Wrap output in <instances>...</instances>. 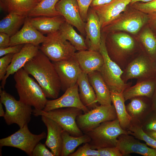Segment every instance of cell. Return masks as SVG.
Segmentation results:
<instances>
[{"instance_id": "f546056e", "label": "cell", "mask_w": 156, "mask_h": 156, "mask_svg": "<svg viewBox=\"0 0 156 156\" xmlns=\"http://www.w3.org/2000/svg\"><path fill=\"white\" fill-rule=\"evenodd\" d=\"M27 16L10 13L0 21V32L5 33L11 37L19 30Z\"/></svg>"}, {"instance_id": "8d00e7d4", "label": "cell", "mask_w": 156, "mask_h": 156, "mask_svg": "<svg viewBox=\"0 0 156 156\" xmlns=\"http://www.w3.org/2000/svg\"><path fill=\"white\" fill-rule=\"evenodd\" d=\"M131 5L132 8L147 14L156 13V0L146 3L137 2Z\"/></svg>"}, {"instance_id": "6da1fadb", "label": "cell", "mask_w": 156, "mask_h": 156, "mask_svg": "<svg viewBox=\"0 0 156 156\" xmlns=\"http://www.w3.org/2000/svg\"><path fill=\"white\" fill-rule=\"evenodd\" d=\"M23 68L36 79L47 98H57L61 90L59 77L53 63L40 49Z\"/></svg>"}, {"instance_id": "7a4b0ae2", "label": "cell", "mask_w": 156, "mask_h": 156, "mask_svg": "<svg viewBox=\"0 0 156 156\" xmlns=\"http://www.w3.org/2000/svg\"><path fill=\"white\" fill-rule=\"evenodd\" d=\"M14 78L19 100L35 109L43 110L48 100L39 84L23 68L14 74Z\"/></svg>"}, {"instance_id": "30bf717a", "label": "cell", "mask_w": 156, "mask_h": 156, "mask_svg": "<svg viewBox=\"0 0 156 156\" xmlns=\"http://www.w3.org/2000/svg\"><path fill=\"white\" fill-rule=\"evenodd\" d=\"M117 118L113 105H101L78 116L76 118V122L79 128L84 134L103 122Z\"/></svg>"}, {"instance_id": "f1b7e54d", "label": "cell", "mask_w": 156, "mask_h": 156, "mask_svg": "<svg viewBox=\"0 0 156 156\" xmlns=\"http://www.w3.org/2000/svg\"><path fill=\"white\" fill-rule=\"evenodd\" d=\"M59 31L62 37L70 42L76 50L79 51L88 49L83 36L77 33L73 26L66 21L62 25Z\"/></svg>"}, {"instance_id": "e575fe53", "label": "cell", "mask_w": 156, "mask_h": 156, "mask_svg": "<svg viewBox=\"0 0 156 156\" xmlns=\"http://www.w3.org/2000/svg\"><path fill=\"white\" fill-rule=\"evenodd\" d=\"M129 134L145 142L151 147L156 149V140L149 136L143 130L140 122L132 121L128 130Z\"/></svg>"}, {"instance_id": "8fae6325", "label": "cell", "mask_w": 156, "mask_h": 156, "mask_svg": "<svg viewBox=\"0 0 156 156\" xmlns=\"http://www.w3.org/2000/svg\"><path fill=\"white\" fill-rule=\"evenodd\" d=\"M46 136L44 131L37 135L32 133L28 129V125H26L10 135L1 139L0 146L17 148L32 156L36 146Z\"/></svg>"}, {"instance_id": "7402d4cb", "label": "cell", "mask_w": 156, "mask_h": 156, "mask_svg": "<svg viewBox=\"0 0 156 156\" xmlns=\"http://www.w3.org/2000/svg\"><path fill=\"white\" fill-rule=\"evenodd\" d=\"M42 120L47 128L45 144L50 148L54 156H60L62 146V127L53 120L41 116Z\"/></svg>"}, {"instance_id": "7c38bea8", "label": "cell", "mask_w": 156, "mask_h": 156, "mask_svg": "<svg viewBox=\"0 0 156 156\" xmlns=\"http://www.w3.org/2000/svg\"><path fill=\"white\" fill-rule=\"evenodd\" d=\"M156 62L147 55H140L132 60L123 70L121 78L127 83L129 79L138 81L155 78Z\"/></svg>"}, {"instance_id": "4dcf8cb0", "label": "cell", "mask_w": 156, "mask_h": 156, "mask_svg": "<svg viewBox=\"0 0 156 156\" xmlns=\"http://www.w3.org/2000/svg\"><path fill=\"white\" fill-rule=\"evenodd\" d=\"M62 138L61 156H69L74 152L78 146L83 143H89L90 141V138L86 134L78 137L74 136L64 130L62 133Z\"/></svg>"}, {"instance_id": "e0dca14e", "label": "cell", "mask_w": 156, "mask_h": 156, "mask_svg": "<svg viewBox=\"0 0 156 156\" xmlns=\"http://www.w3.org/2000/svg\"><path fill=\"white\" fill-rule=\"evenodd\" d=\"M116 147L122 156L135 153L144 156H156V149L150 148L133 136L122 134L118 137Z\"/></svg>"}, {"instance_id": "ffe728a7", "label": "cell", "mask_w": 156, "mask_h": 156, "mask_svg": "<svg viewBox=\"0 0 156 156\" xmlns=\"http://www.w3.org/2000/svg\"><path fill=\"white\" fill-rule=\"evenodd\" d=\"M39 45L25 44L19 52L14 54L6 74L2 80L0 88L4 89L8 77L23 68L27 61L36 55L39 50Z\"/></svg>"}, {"instance_id": "60d3db41", "label": "cell", "mask_w": 156, "mask_h": 156, "mask_svg": "<svg viewBox=\"0 0 156 156\" xmlns=\"http://www.w3.org/2000/svg\"><path fill=\"white\" fill-rule=\"evenodd\" d=\"M46 146L45 144L39 142L34 148L32 156H54L53 153L46 147Z\"/></svg>"}, {"instance_id": "ee69618b", "label": "cell", "mask_w": 156, "mask_h": 156, "mask_svg": "<svg viewBox=\"0 0 156 156\" xmlns=\"http://www.w3.org/2000/svg\"><path fill=\"white\" fill-rule=\"evenodd\" d=\"M10 37L8 34L0 32V48H4L10 46Z\"/></svg>"}, {"instance_id": "d6a6232c", "label": "cell", "mask_w": 156, "mask_h": 156, "mask_svg": "<svg viewBox=\"0 0 156 156\" xmlns=\"http://www.w3.org/2000/svg\"><path fill=\"white\" fill-rule=\"evenodd\" d=\"M131 99V102L126 106L127 110L131 117L132 121L140 122L151 110H148L147 104L141 96Z\"/></svg>"}, {"instance_id": "cb8c5ba5", "label": "cell", "mask_w": 156, "mask_h": 156, "mask_svg": "<svg viewBox=\"0 0 156 156\" xmlns=\"http://www.w3.org/2000/svg\"><path fill=\"white\" fill-rule=\"evenodd\" d=\"M29 17L32 25L43 34L47 35L59 31L61 26L66 21L61 15Z\"/></svg>"}, {"instance_id": "ba28073f", "label": "cell", "mask_w": 156, "mask_h": 156, "mask_svg": "<svg viewBox=\"0 0 156 156\" xmlns=\"http://www.w3.org/2000/svg\"><path fill=\"white\" fill-rule=\"evenodd\" d=\"M148 14L132 9L125 11L107 25L101 29L106 34L123 31L132 34L138 33L148 22Z\"/></svg>"}, {"instance_id": "2e32d148", "label": "cell", "mask_w": 156, "mask_h": 156, "mask_svg": "<svg viewBox=\"0 0 156 156\" xmlns=\"http://www.w3.org/2000/svg\"><path fill=\"white\" fill-rule=\"evenodd\" d=\"M85 28V40L88 50L99 51L101 40V24L97 14L90 7L88 11Z\"/></svg>"}, {"instance_id": "484cf974", "label": "cell", "mask_w": 156, "mask_h": 156, "mask_svg": "<svg viewBox=\"0 0 156 156\" xmlns=\"http://www.w3.org/2000/svg\"><path fill=\"white\" fill-rule=\"evenodd\" d=\"M77 83L80 100L90 110L97 106L96 96L94 91L89 83L88 75L82 72L79 75Z\"/></svg>"}, {"instance_id": "ab89813d", "label": "cell", "mask_w": 156, "mask_h": 156, "mask_svg": "<svg viewBox=\"0 0 156 156\" xmlns=\"http://www.w3.org/2000/svg\"><path fill=\"white\" fill-rule=\"evenodd\" d=\"M93 0H77L81 17L82 20L85 22L86 21L88 11Z\"/></svg>"}, {"instance_id": "f6af8a7d", "label": "cell", "mask_w": 156, "mask_h": 156, "mask_svg": "<svg viewBox=\"0 0 156 156\" xmlns=\"http://www.w3.org/2000/svg\"><path fill=\"white\" fill-rule=\"evenodd\" d=\"M147 14L148 17V23L151 27L156 30V13Z\"/></svg>"}, {"instance_id": "ac0fdd59", "label": "cell", "mask_w": 156, "mask_h": 156, "mask_svg": "<svg viewBox=\"0 0 156 156\" xmlns=\"http://www.w3.org/2000/svg\"><path fill=\"white\" fill-rule=\"evenodd\" d=\"M131 2V0H113L107 4L91 8L97 14L102 29L117 18Z\"/></svg>"}, {"instance_id": "bcb514c9", "label": "cell", "mask_w": 156, "mask_h": 156, "mask_svg": "<svg viewBox=\"0 0 156 156\" xmlns=\"http://www.w3.org/2000/svg\"><path fill=\"white\" fill-rule=\"evenodd\" d=\"M113 0H93L92 2L90 7L102 6L107 4Z\"/></svg>"}, {"instance_id": "603a6c76", "label": "cell", "mask_w": 156, "mask_h": 156, "mask_svg": "<svg viewBox=\"0 0 156 156\" xmlns=\"http://www.w3.org/2000/svg\"><path fill=\"white\" fill-rule=\"evenodd\" d=\"M88 80L96 96V100L101 105H111V92L100 72L96 71L88 74Z\"/></svg>"}, {"instance_id": "9c48e42d", "label": "cell", "mask_w": 156, "mask_h": 156, "mask_svg": "<svg viewBox=\"0 0 156 156\" xmlns=\"http://www.w3.org/2000/svg\"><path fill=\"white\" fill-rule=\"evenodd\" d=\"M39 49L51 61H60L74 56L76 50L70 42L62 37L59 31L49 34Z\"/></svg>"}, {"instance_id": "4316f807", "label": "cell", "mask_w": 156, "mask_h": 156, "mask_svg": "<svg viewBox=\"0 0 156 156\" xmlns=\"http://www.w3.org/2000/svg\"><path fill=\"white\" fill-rule=\"evenodd\" d=\"M39 2L38 0H0L1 9L8 13L27 16Z\"/></svg>"}, {"instance_id": "f5cc1de1", "label": "cell", "mask_w": 156, "mask_h": 156, "mask_svg": "<svg viewBox=\"0 0 156 156\" xmlns=\"http://www.w3.org/2000/svg\"><path fill=\"white\" fill-rule=\"evenodd\" d=\"M42 0H38V1L39 2H40V1H41Z\"/></svg>"}, {"instance_id": "44dd1931", "label": "cell", "mask_w": 156, "mask_h": 156, "mask_svg": "<svg viewBox=\"0 0 156 156\" xmlns=\"http://www.w3.org/2000/svg\"><path fill=\"white\" fill-rule=\"evenodd\" d=\"M82 72L88 74L99 71L104 63L103 58L99 51L89 50L79 51L74 56Z\"/></svg>"}, {"instance_id": "3957f363", "label": "cell", "mask_w": 156, "mask_h": 156, "mask_svg": "<svg viewBox=\"0 0 156 156\" xmlns=\"http://www.w3.org/2000/svg\"><path fill=\"white\" fill-rule=\"evenodd\" d=\"M105 38V44L108 55L113 61L123 70L132 61L130 56L135 51L136 44L129 35L123 33L114 32Z\"/></svg>"}, {"instance_id": "277c9868", "label": "cell", "mask_w": 156, "mask_h": 156, "mask_svg": "<svg viewBox=\"0 0 156 156\" xmlns=\"http://www.w3.org/2000/svg\"><path fill=\"white\" fill-rule=\"evenodd\" d=\"M90 138L89 142L91 148L97 149L107 147H116L118 137L122 134H129L128 131L120 126L117 118L103 122L84 133Z\"/></svg>"}, {"instance_id": "d4e9b609", "label": "cell", "mask_w": 156, "mask_h": 156, "mask_svg": "<svg viewBox=\"0 0 156 156\" xmlns=\"http://www.w3.org/2000/svg\"><path fill=\"white\" fill-rule=\"evenodd\" d=\"M156 88L154 78L138 81L134 86H129L123 92L125 101L137 97L152 98Z\"/></svg>"}, {"instance_id": "7bdbcfd3", "label": "cell", "mask_w": 156, "mask_h": 156, "mask_svg": "<svg viewBox=\"0 0 156 156\" xmlns=\"http://www.w3.org/2000/svg\"><path fill=\"white\" fill-rule=\"evenodd\" d=\"M24 44H18L9 46L4 48H0V57L10 53L15 54L19 52L22 49Z\"/></svg>"}, {"instance_id": "b9f144b4", "label": "cell", "mask_w": 156, "mask_h": 156, "mask_svg": "<svg viewBox=\"0 0 156 156\" xmlns=\"http://www.w3.org/2000/svg\"><path fill=\"white\" fill-rule=\"evenodd\" d=\"M97 149L99 151V156H122L116 146L100 148Z\"/></svg>"}, {"instance_id": "d6986e66", "label": "cell", "mask_w": 156, "mask_h": 156, "mask_svg": "<svg viewBox=\"0 0 156 156\" xmlns=\"http://www.w3.org/2000/svg\"><path fill=\"white\" fill-rule=\"evenodd\" d=\"M47 39V36H45L32 25L29 17L27 16L22 28L10 37V46L26 44L39 45Z\"/></svg>"}, {"instance_id": "c3c4849f", "label": "cell", "mask_w": 156, "mask_h": 156, "mask_svg": "<svg viewBox=\"0 0 156 156\" xmlns=\"http://www.w3.org/2000/svg\"><path fill=\"white\" fill-rule=\"evenodd\" d=\"M153 0H131V2L130 3L131 5H132L133 4L137 2H141L143 3H146L152 1Z\"/></svg>"}, {"instance_id": "d590c367", "label": "cell", "mask_w": 156, "mask_h": 156, "mask_svg": "<svg viewBox=\"0 0 156 156\" xmlns=\"http://www.w3.org/2000/svg\"><path fill=\"white\" fill-rule=\"evenodd\" d=\"M140 122L145 132L156 131V110L152 109L140 121Z\"/></svg>"}, {"instance_id": "7dc6e473", "label": "cell", "mask_w": 156, "mask_h": 156, "mask_svg": "<svg viewBox=\"0 0 156 156\" xmlns=\"http://www.w3.org/2000/svg\"><path fill=\"white\" fill-rule=\"evenodd\" d=\"M152 98V109L156 110V88Z\"/></svg>"}, {"instance_id": "9a60e30c", "label": "cell", "mask_w": 156, "mask_h": 156, "mask_svg": "<svg viewBox=\"0 0 156 156\" xmlns=\"http://www.w3.org/2000/svg\"><path fill=\"white\" fill-rule=\"evenodd\" d=\"M55 7L66 21L75 27L81 35L86 36L85 22L81 17L77 0H60Z\"/></svg>"}, {"instance_id": "8992f818", "label": "cell", "mask_w": 156, "mask_h": 156, "mask_svg": "<svg viewBox=\"0 0 156 156\" xmlns=\"http://www.w3.org/2000/svg\"><path fill=\"white\" fill-rule=\"evenodd\" d=\"M0 101L5 109L4 118L8 125L14 123L21 128L28 125L31 118L33 109L31 106L17 100L4 90L0 89Z\"/></svg>"}, {"instance_id": "74e56055", "label": "cell", "mask_w": 156, "mask_h": 156, "mask_svg": "<svg viewBox=\"0 0 156 156\" xmlns=\"http://www.w3.org/2000/svg\"><path fill=\"white\" fill-rule=\"evenodd\" d=\"M69 156H99L98 150L92 149L89 143H85Z\"/></svg>"}, {"instance_id": "52a82bcc", "label": "cell", "mask_w": 156, "mask_h": 156, "mask_svg": "<svg viewBox=\"0 0 156 156\" xmlns=\"http://www.w3.org/2000/svg\"><path fill=\"white\" fill-rule=\"evenodd\" d=\"M83 111L75 107H64L55 109L48 112L34 109L33 113L35 116H44L53 120L72 136L78 137L83 133L78 127L76 118L82 114Z\"/></svg>"}, {"instance_id": "db71d44e", "label": "cell", "mask_w": 156, "mask_h": 156, "mask_svg": "<svg viewBox=\"0 0 156 156\" xmlns=\"http://www.w3.org/2000/svg\"></svg>"}, {"instance_id": "816d5d0a", "label": "cell", "mask_w": 156, "mask_h": 156, "mask_svg": "<svg viewBox=\"0 0 156 156\" xmlns=\"http://www.w3.org/2000/svg\"><path fill=\"white\" fill-rule=\"evenodd\" d=\"M155 78L156 79V69H155Z\"/></svg>"}, {"instance_id": "f907efd6", "label": "cell", "mask_w": 156, "mask_h": 156, "mask_svg": "<svg viewBox=\"0 0 156 156\" xmlns=\"http://www.w3.org/2000/svg\"><path fill=\"white\" fill-rule=\"evenodd\" d=\"M2 103L0 101V116L4 117L5 112H4Z\"/></svg>"}, {"instance_id": "f35d334b", "label": "cell", "mask_w": 156, "mask_h": 156, "mask_svg": "<svg viewBox=\"0 0 156 156\" xmlns=\"http://www.w3.org/2000/svg\"><path fill=\"white\" fill-rule=\"evenodd\" d=\"M14 54L10 53L5 55L0 59V80L2 81L5 76L7 69Z\"/></svg>"}, {"instance_id": "5bb4252c", "label": "cell", "mask_w": 156, "mask_h": 156, "mask_svg": "<svg viewBox=\"0 0 156 156\" xmlns=\"http://www.w3.org/2000/svg\"><path fill=\"white\" fill-rule=\"evenodd\" d=\"M64 107H75L81 109L84 113L90 110L83 105L79 97L77 83L68 89L60 97L52 100H47L42 110L48 112L55 109Z\"/></svg>"}, {"instance_id": "681fc988", "label": "cell", "mask_w": 156, "mask_h": 156, "mask_svg": "<svg viewBox=\"0 0 156 156\" xmlns=\"http://www.w3.org/2000/svg\"><path fill=\"white\" fill-rule=\"evenodd\" d=\"M146 133L150 137L156 140V131L148 132Z\"/></svg>"}, {"instance_id": "4fadbf2b", "label": "cell", "mask_w": 156, "mask_h": 156, "mask_svg": "<svg viewBox=\"0 0 156 156\" xmlns=\"http://www.w3.org/2000/svg\"><path fill=\"white\" fill-rule=\"evenodd\" d=\"M59 77L61 90L65 92L75 85L82 71L74 57L60 61L53 62Z\"/></svg>"}, {"instance_id": "836d02e7", "label": "cell", "mask_w": 156, "mask_h": 156, "mask_svg": "<svg viewBox=\"0 0 156 156\" xmlns=\"http://www.w3.org/2000/svg\"><path fill=\"white\" fill-rule=\"evenodd\" d=\"M147 55L156 62V36L149 28L144 29L139 36Z\"/></svg>"}, {"instance_id": "1f68e13d", "label": "cell", "mask_w": 156, "mask_h": 156, "mask_svg": "<svg viewBox=\"0 0 156 156\" xmlns=\"http://www.w3.org/2000/svg\"><path fill=\"white\" fill-rule=\"evenodd\" d=\"M59 0H42L29 12L27 16L52 17L60 15L55 6Z\"/></svg>"}, {"instance_id": "83f0119b", "label": "cell", "mask_w": 156, "mask_h": 156, "mask_svg": "<svg viewBox=\"0 0 156 156\" xmlns=\"http://www.w3.org/2000/svg\"><path fill=\"white\" fill-rule=\"evenodd\" d=\"M123 93L111 92V97L120 125L123 129L128 131L132 119L127 110Z\"/></svg>"}, {"instance_id": "5b68a950", "label": "cell", "mask_w": 156, "mask_h": 156, "mask_svg": "<svg viewBox=\"0 0 156 156\" xmlns=\"http://www.w3.org/2000/svg\"><path fill=\"white\" fill-rule=\"evenodd\" d=\"M106 34L101 32L99 52L104 59V63L99 70L110 92H122L131 86L125 83L121 78L123 71L109 56L106 49L105 41Z\"/></svg>"}]
</instances>
